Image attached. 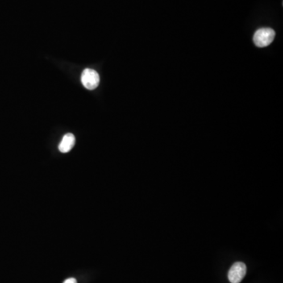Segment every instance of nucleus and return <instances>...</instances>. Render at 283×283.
Listing matches in <instances>:
<instances>
[{
	"label": "nucleus",
	"mask_w": 283,
	"mask_h": 283,
	"mask_svg": "<svg viewBox=\"0 0 283 283\" xmlns=\"http://www.w3.org/2000/svg\"><path fill=\"white\" fill-rule=\"evenodd\" d=\"M276 36V31L270 28L260 29L253 35V42L258 47H265L273 42Z\"/></svg>",
	"instance_id": "nucleus-1"
},
{
	"label": "nucleus",
	"mask_w": 283,
	"mask_h": 283,
	"mask_svg": "<svg viewBox=\"0 0 283 283\" xmlns=\"http://www.w3.org/2000/svg\"><path fill=\"white\" fill-rule=\"evenodd\" d=\"M100 78L98 72L92 68H86L81 75V82L88 90H94L98 88Z\"/></svg>",
	"instance_id": "nucleus-2"
},
{
	"label": "nucleus",
	"mask_w": 283,
	"mask_h": 283,
	"mask_svg": "<svg viewBox=\"0 0 283 283\" xmlns=\"http://www.w3.org/2000/svg\"><path fill=\"white\" fill-rule=\"evenodd\" d=\"M246 265L242 262L234 263L228 272V280L231 283H240L246 275Z\"/></svg>",
	"instance_id": "nucleus-3"
},
{
	"label": "nucleus",
	"mask_w": 283,
	"mask_h": 283,
	"mask_svg": "<svg viewBox=\"0 0 283 283\" xmlns=\"http://www.w3.org/2000/svg\"><path fill=\"white\" fill-rule=\"evenodd\" d=\"M75 139L74 135L72 133H68L66 135H64L63 140L61 141L59 144V151L62 153H68L72 150V147H74Z\"/></svg>",
	"instance_id": "nucleus-4"
},
{
	"label": "nucleus",
	"mask_w": 283,
	"mask_h": 283,
	"mask_svg": "<svg viewBox=\"0 0 283 283\" xmlns=\"http://www.w3.org/2000/svg\"><path fill=\"white\" fill-rule=\"evenodd\" d=\"M63 283H77V282H76L74 278H70V279L65 280Z\"/></svg>",
	"instance_id": "nucleus-5"
}]
</instances>
